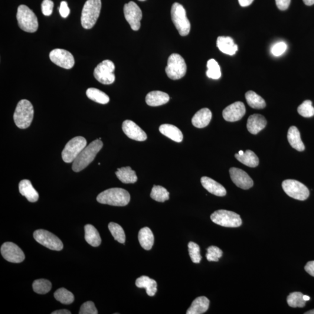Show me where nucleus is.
<instances>
[{
    "label": "nucleus",
    "mask_w": 314,
    "mask_h": 314,
    "mask_svg": "<svg viewBox=\"0 0 314 314\" xmlns=\"http://www.w3.org/2000/svg\"><path fill=\"white\" fill-rule=\"evenodd\" d=\"M50 58L52 63L67 70L73 68L75 65L73 55L64 49L56 48L51 51Z\"/></svg>",
    "instance_id": "obj_15"
},
{
    "label": "nucleus",
    "mask_w": 314,
    "mask_h": 314,
    "mask_svg": "<svg viewBox=\"0 0 314 314\" xmlns=\"http://www.w3.org/2000/svg\"><path fill=\"white\" fill-rule=\"evenodd\" d=\"M231 178L237 187L247 190L253 187V180L247 173L239 168H231L230 169Z\"/></svg>",
    "instance_id": "obj_17"
},
{
    "label": "nucleus",
    "mask_w": 314,
    "mask_h": 314,
    "mask_svg": "<svg viewBox=\"0 0 314 314\" xmlns=\"http://www.w3.org/2000/svg\"><path fill=\"white\" fill-rule=\"evenodd\" d=\"M208 70L206 74L209 78L212 79H218L221 77V71L220 65L214 59H211L207 62Z\"/></svg>",
    "instance_id": "obj_40"
},
{
    "label": "nucleus",
    "mask_w": 314,
    "mask_h": 314,
    "mask_svg": "<svg viewBox=\"0 0 314 314\" xmlns=\"http://www.w3.org/2000/svg\"><path fill=\"white\" fill-rule=\"evenodd\" d=\"M36 241L42 246L55 251H61L63 249V242L56 236L51 232L44 230L36 231L34 234Z\"/></svg>",
    "instance_id": "obj_12"
},
{
    "label": "nucleus",
    "mask_w": 314,
    "mask_h": 314,
    "mask_svg": "<svg viewBox=\"0 0 314 314\" xmlns=\"http://www.w3.org/2000/svg\"><path fill=\"white\" fill-rule=\"evenodd\" d=\"M151 197L158 202H163L169 198V193L161 186H154L152 190Z\"/></svg>",
    "instance_id": "obj_36"
},
{
    "label": "nucleus",
    "mask_w": 314,
    "mask_h": 314,
    "mask_svg": "<svg viewBox=\"0 0 314 314\" xmlns=\"http://www.w3.org/2000/svg\"><path fill=\"white\" fill-rule=\"evenodd\" d=\"M19 191L20 194L25 196L29 201L37 202L39 198L38 192L32 186L30 181L27 179L22 180L19 184Z\"/></svg>",
    "instance_id": "obj_21"
},
{
    "label": "nucleus",
    "mask_w": 314,
    "mask_h": 314,
    "mask_svg": "<svg viewBox=\"0 0 314 314\" xmlns=\"http://www.w3.org/2000/svg\"><path fill=\"white\" fill-rule=\"evenodd\" d=\"M304 294L300 292H294L288 296L287 302L288 305L293 308L300 307L303 308L306 306V301L303 298Z\"/></svg>",
    "instance_id": "obj_37"
},
{
    "label": "nucleus",
    "mask_w": 314,
    "mask_h": 314,
    "mask_svg": "<svg viewBox=\"0 0 314 314\" xmlns=\"http://www.w3.org/2000/svg\"><path fill=\"white\" fill-rule=\"evenodd\" d=\"M171 12L172 22L180 35L182 37L188 35L191 31V25L185 8L179 3L175 2L172 6Z\"/></svg>",
    "instance_id": "obj_6"
},
{
    "label": "nucleus",
    "mask_w": 314,
    "mask_h": 314,
    "mask_svg": "<svg viewBox=\"0 0 314 314\" xmlns=\"http://www.w3.org/2000/svg\"><path fill=\"white\" fill-rule=\"evenodd\" d=\"M211 220L214 223L224 227L237 228L242 224L239 215L224 209L215 211L211 215Z\"/></svg>",
    "instance_id": "obj_9"
},
{
    "label": "nucleus",
    "mask_w": 314,
    "mask_h": 314,
    "mask_svg": "<svg viewBox=\"0 0 314 314\" xmlns=\"http://www.w3.org/2000/svg\"><path fill=\"white\" fill-rule=\"evenodd\" d=\"M235 157L238 161L248 167L255 168L259 164V159L257 156L250 150H246L243 155L236 154Z\"/></svg>",
    "instance_id": "obj_32"
},
{
    "label": "nucleus",
    "mask_w": 314,
    "mask_h": 314,
    "mask_svg": "<svg viewBox=\"0 0 314 314\" xmlns=\"http://www.w3.org/2000/svg\"><path fill=\"white\" fill-rule=\"evenodd\" d=\"M303 298H304V300H306V302H307V301L310 300V297H309V296H305V295H304V296H303Z\"/></svg>",
    "instance_id": "obj_53"
},
{
    "label": "nucleus",
    "mask_w": 314,
    "mask_h": 314,
    "mask_svg": "<svg viewBox=\"0 0 314 314\" xmlns=\"http://www.w3.org/2000/svg\"><path fill=\"white\" fill-rule=\"evenodd\" d=\"M238 1L240 6H243V7H246V6L250 5L254 1V0H238Z\"/></svg>",
    "instance_id": "obj_50"
},
{
    "label": "nucleus",
    "mask_w": 314,
    "mask_h": 314,
    "mask_svg": "<svg viewBox=\"0 0 314 314\" xmlns=\"http://www.w3.org/2000/svg\"><path fill=\"white\" fill-rule=\"evenodd\" d=\"M34 109L32 103L27 100H22L18 103L14 114L16 125L20 129L30 126L34 119Z\"/></svg>",
    "instance_id": "obj_3"
},
{
    "label": "nucleus",
    "mask_w": 314,
    "mask_h": 314,
    "mask_svg": "<svg viewBox=\"0 0 314 314\" xmlns=\"http://www.w3.org/2000/svg\"><path fill=\"white\" fill-rule=\"evenodd\" d=\"M79 314H97L98 311L92 302H87L81 305Z\"/></svg>",
    "instance_id": "obj_44"
},
{
    "label": "nucleus",
    "mask_w": 314,
    "mask_h": 314,
    "mask_svg": "<svg viewBox=\"0 0 314 314\" xmlns=\"http://www.w3.org/2000/svg\"><path fill=\"white\" fill-rule=\"evenodd\" d=\"M136 285L139 288H144L146 290L147 294L149 296L155 295L157 291L156 281L147 276H142L137 278Z\"/></svg>",
    "instance_id": "obj_28"
},
{
    "label": "nucleus",
    "mask_w": 314,
    "mask_h": 314,
    "mask_svg": "<svg viewBox=\"0 0 314 314\" xmlns=\"http://www.w3.org/2000/svg\"><path fill=\"white\" fill-rule=\"evenodd\" d=\"M59 12L62 17L66 18L70 14V9L69 8L67 2L66 1H62L61 2Z\"/></svg>",
    "instance_id": "obj_47"
},
{
    "label": "nucleus",
    "mask_w": 314,
    "mask_h": 314,
    "mask_svg": "<svg viewBox=\"0 0 314 314\" xmlns=\"http://www.w3.org/2000/svg\"><path fill=\"white\" fill-rule=\"evenodd\" d=\"M248 106L254 109H263L266 107V101L253 91H248L245 94Z\"/></svg>",
    "instance_id": "obj_33"
},
{
    "label": "nucleus",
    "mask_w": 314,
    "mask_h": 314,
    "mask_svg": "<svg viewBox=\"0 0 314 314\" xmlns=\"http://www.w3.org/2000/svg\"><path fill=\"white\" fill-rule=\"evenodd\" d=\"M306 5L311 6L314 4V0H303Z\"/></svg>",
    "instance_id": "obj_52"
},
{
    "label": "nucleus",
    "mask_w": 314,
    "mask_h": 314,
    "mask_svg": "<svg viewBox=\"0 0 314 314\" xmlns=\"http://www.w3.org/2000/svg\"><path fill=\"white\" fill-rule=\"evenodd\" d=\"M115 69V65L113 61L104 60L94 69V78L103 84H112L116 80V76L114 74Z\"/></svg>",
    "instance_id": "obj_10"
},
{
    "label": "nucleus",
    "mask_w": 314,
    "mask_h": 314,
    "mask_svg": "<svg viewBox=\"0 0 314 314\" xmlns=\"http://www.w3.org/2000/svg\"><path fill=\"white\" fill-rule=\"evenodd\" d=\"M124 15L127 22L129 23L132 30L139 31L143 18L141 9L135 2L130 1L127 3L123 7Z\"/></svg>",
    "instance_id": "obj_13"
},
{
    "label": "nucleus",
    "mask_w": 314,
    "mask_h": 314,
    "mask_svg": "<svg viewBox=\"0 0 314 314\" xmlns=\"http://www.w3.org/2000/svg\"><path fill=\"white\" fill-rule=\"evenodd\" d=\"M138 1H146V0H138Z\"/></svg>",
    "instance_id": "obj_56"
},
{
    "label": "nucleus",
    "mask_w": 314,
    "mask_h": 314,
    "mask_svg": "<svg viewBox=\"0 0 314 314\" xmlns=\"http://www.w3.org/2000/svg\"><path fill=\"white\" fill-rule=\"evenodd\" d=\"M287 139L291 146L299 152H303L305 146L301 139L300 133L296 126H291L288 130Z\"/></svg>",
    "instance_id": "obj_26"
},
{
    "label": "nucleus",
    "mask_w": 314,
    "mask_h": 314,
    "mask_svg": "<svg viewBox=\"0 0 314 314\" xmlns=\"http://www.w3.org/2000/svg\"><path fill=\"white\" fill-rule=\"evenodd\" d=\"M188 247L190 257H191L193 263L195 264L200 263L202 257L198 245L194 242L191 241L188 244Z\"/></svg>",
    "instance_id": "obj_42"
},
{
    "label": "nucleus",
    "mask_w": 314,
    "mask_h": 314,
    "mask_svg": "<svg viewBox=\"0 0 314 314\" xmlns=\"http://www.w3.org/2000/svg\"><path fill=\"white\" fill-rule=\"evenodd\" d=\"M304 268L307 273L314 277V261L309 262Z\"/></svg>",
    "instance_id": "obj_49"
},
{
    "label": "nucleus",
    "mask_w": 314,
    "mask_h": 314,
    "mask_svg": "<svg viewBox=\"0 0 314 314\" xmlns=\"http://www.w3.org/2000/svg\"><path fill=\"white\" fill-rule=\"evenodd\" d=\"M16 18L19 28L22 31L29 33H34L38 31L39 23L37 16L28 6L19 5Z\"/></svg>",
    "instance_id": "obj_5"
},
{
    "label": "nucleus",
    "mask_w": 314,
    "mask_h": 314,
    "mask_svg": "<svg viewBox=\"0 0 314 314\" xmlns=\"http://www.w3.org/2000/svg\"><path fill=\"white\" fill-rule=\"evenodd\" d=\"M187 66L181 55L172 54L168 58L167 66L165 68L166 75L172 80H178L185 76Z\"/></svg>",
    "instance_id": "obj_7"
},
{
    "label": "nucleus",
    "mask_w": 314,
    "mask_h": 314,
    "mask_svg": "<svg viewBox=\"0 0 314 314\" xmlns=\"http://www.w3.org/2000/svg\"><path fill=\"white\" fill-rule=\"evenodd\" d=\"M301 116L305 118H310L314 116V108L312 106V101L306 100L300 105L297 109Z\"/></svg>",
    "instance_id": "obj_41"
},
{
    "label": "nucleus",
    "mask_w": 314,
    "mask_h": 314,
    "mask_svg": "<svg viewBox=\"0 0 314 314\" xmlns=\"http://www.w3.org/2000/svg\"><path fill=\"white\" fill-rule=\"evenodd\" d=\"M305 314H314V310L309 311L308 312L304 313Z\"/></svg>",
    "instance_id": "obj_54"
},
{
    "label": "nucleus",
    "mask_w": 314,
    "mask_h": 314,
    "mask_svg": "<svg viewBox=\"0 0 314 314\" xmlns=\"http://www.w3.org/2000/svg\"><path fill=\"white\" fill-rule=\"evenodd\" d=\"M130 196L126 190L111 188L101 192L97 197V201L101 204L123 207L129 204Z\"/></svg>",
    "instance_id": "obj_2"
},
{
    "label": "nucleus",
    "mask_w": 314,
    "mask_h": 314,
    "mask_svg": "<svg viewBox=\"0 0 314 314\" xmlns=\"http://www.w3.org/2000/svg\"><path fill=\"white\" fill-rule=\"evenodd\" d=\"M85 240L93 247L99 246L101 243V238L97 229L92 225H85Z\"/></svg>",
    "instance_id": "obj_30"
},
{
    "label": "nucleus",
    "mask_w": 314,
    "mask_h": 314,
    "mask_svg": "<svg viewBox=\"0 0 314 314\" xmlns=\"http://www.w3.org/2000/svg\"><path fill=\"white\" fill-rule=\"evenodd\" d=\"M282 188L289 197L298 200H306L310 196L308 188L303 183L296 180H285L282 182Z\"/></svg>",
    "instance_id": "obj_11"
},
{
    "label": "nucleus",
    "mask_w": 314,
    "mask_h": 314,
    "mask_svg": "<svg viewBox=\"0 0 314 314\" xmlns=\"http://www.w3.org/2000/svg\"><path fill=\"white\" fill-rule=\"evenodd\" d=\"M170 97L167 93L161 91H153L147 94L146 102L149 106L157 107L167 103Z\"/></svg>",
    "instance_id": "obj_22"
},
{
    "label": "nucleus",
    "mask_w": 314,
    "mask_h": 314,
    "mask_svg": "<svg viewBox=\"0 0 314 314\" xmlns=\"http://www.w3.org/2000/svg\"><path fill=\"white\" fill-rule=\"evenodd\" d=\"M101 9V0H87L81 16V24L83 28L90 29L93 27L99 17Z\"/></svg>",
    "instance_id": "obj_4"
},
{
    "label": "nucleus",
    "mask_w": 314,
    "mask_h": 314,
    "mask_svg": "<svg viewBox=\"0 0 314 314\" xmlns=\"http://www.w3.org/2000/svg\"><path fill=\"white\" fill-rule=\"evenodd\" d=\"M109 229L114 239L120 243H125L126 240L125 232L119 225L114 222H111L109 225Z\"/></svg>",
    "instance_id": "obj_38"
},
{
    "label": "nucleus",
    "mask_w": 314,
    "mask_h": 314,
    "mask_svg": "<svg viewBox=\"0 0 314 314\" xmlns=\"http://www.w3.org/2000/svg\"><path fill=\"white\" fill-rule=\"evenodd\" d=\"M212 119V113L208 109H202L197 111L192 119L193 125L197 128H204L208 126Z\"/></svg>",
    "instance_id": "obj_23"
},
{
    "label": "nucleus",
    "mask_w": 314,
    "mask_h": 314,
    "mask_svg": "<svg viewBox=\"0 0 314 314\" xmlns=\"http://www.w3.org/2000/svg\"><path fill=\"white\" fill-rule=\"evenodd\" d=\"M159 132L162 135L168 137L173 141L181 143L182 142L183 136L181 130L178 127L170 125V124H163L159 126Z\"/></svg>",
    "instance_id": "obj_25"
},
{
    "label": "nucleus",
    "mask_w": 314,
    "mask_h": 314,
    "mask_svg": "<svg viewBox=\"0 0 314 314\" xmlns=\"http://www.w3.org/2000/svg\"><path fill=\"white\" fill-rule=\"evenodd\" d=\"M267 123V120L264 116L260 114H253L247 120V127L248 132L253 135H257L266 127Z\"/></svg>",
    "instance_id": "obj_19"
},
{
    "label": "nucleus",
    "mask_w": 314,
    "mask_h": 314,
    "mask_svg": "<svg viewBox=\"0 0 314 314\" xmlns=\"http://www.w3.org/2000/svg\"><path fill=\"white\" fill-rule=\"evenodd\" d=\"M238 155H243L244 154V152L243 151H242V150H241V151H240L239 152H238Z\"/></svg>",
    "instance_id": "obj_55"
},
{
    "label": "nucleus",
    "mask_w": 314,
    "mask_h": 314,
    "mask_svg": "<svg viewBox=\"0 0 314 314\" xmlns=\"http://www.w3.org/2000/svg\"><path fill=\"white\" fill-rule=\"evenodd\" d=\"M246 112V107L244 103L241 101H237L225 108L222 113V116L225 120L234 122L240 120Z\"/></svg>",
    "instance_id": "obj_16"
},
{
    "label": "nucleus",
    "mask_w": 314,
    "mask_h": 314,
    "mask_svg": "<svg viewBox=\"0 0 314 314\" xmlns=\"http://www.w3.org/2000/svg\"><path fill=\"white\" fill-rule=\"evenodd\" d=\"M54 8V2L51 0H43L41 4V11L45 16H50Z\"/></svg>",
    "instance_id": "obj_46"
},
{
    "label": "nucleus",
    "mask_w": 314,
    "mask_h": 314,
    "mask_svg": "<svg viewBox=\"0 0 314 314\" xmlns=\"http://www.w3.org/2000/svg\"><path fill=\"white\" fill-rule=\"evenodd\" d=\"M54 297L58 302L67 305L73 303L75 300L73 293L65 288H60L58 289L54 293Z\"/></svg>",
    "instance_id": "obj_35"
},
{
    "label": "nucleus",
    "mask_w": 314,
    "mask_h": 314,
    "mask_svg": "<svg viewBox=\"0 0 314 314\" xmlns=\"http://www.w3.org/2000/svg\"><path fill=\"white\" fill-rule=\"evenodd\" d=\"M286 49L287 45L285 42H279L273 45V47L271 48V52H272L274 56L279 57L286 51Z\"/></svg>",
    "instance_id": "obj_45"
},
{
    "label": "nucleus",
    "mask_w": 314,
    "mask_h": 314,
    "mask_svg": "<svg viewBox=\"0 0 314 314\" xmlns=\"http://www.w3.org/2000/svg\"><path fill=\"white\" fill-rule=\"evenodd\" d=\"M52 314H71V313L70 311L67 310H60L57 311H55V312H52Z\"/></svg>",
    "instance_id": "obj_51"
},
{
    "label": "nucleus",
    "mask_w": 314,
    "mask_h": 314,
    "mask_svg": "<svg viewBox=\"0 0 314 314\" xmlns=\"http://www.w3.org/2000/svg\"><path fill=\"white\" fill-rule=\"evenodd\" d=\"M86 95L89 99L97 103L106 104L110 101V97L107 94L96 88L88 89L86 91Z\"/></svg>",
    "instance_id": "obj_34"
},
{
    "label": "nucleus",
    "mask_w": 314,
    "mask_h": 314,
    "mask_svg": "<svg viewBox=\"0 0 314 314\" xmlns=\"http://www.w3.org/2000/svg\"><path fill=\"white\" fill-rule=\"evenodd\" d=\"M122 130L129 138L136 141L143 142L147 139L145 131L132 120L124 121L122 124Z\"/></svg>",
    "instance_id": "obj_18"
},
{
    "label": "nucleus",
    "mask_w": 314,
    "mask_h": 314,
    "mask_svg": "<svg viewBox=\"0 0 314 314\" xmlns=\"http://www.w3.org/2000/svg\"><path fill=\"white\" fill-rule=\"evenodd\" d=\"M32 286L35 292L40 294H45L50 292L52 284L50 281L41 279L35 280Z\"/></svg>",
    "instance_id": "obj_39"
},
{
    "label": "nucleus",
    "mask_w": 314,
    "mask_h": 314,
    "mask_svg": "<svg viewBox=\"0 0 314 314\" xmlns=\"http://www.w3.org/2000/svg\"><path fill=\"white\" fill-rule=\"evenodd\" d=\"M138 238L141 246L146 250H150L155 242V237L152 231L148 227H145L140 230Z\"/></svg>",
    "instance_id": "obj_29"
},
{
    "label": "nucleus",
    "mask_w": 314,
    "mask_h": 314,
    "mask_svg": "<svg viewBox=\"0 0 314 314\" xmlns=\"http://www.w3.org/2000/svg\"><path fill=\"white\" fill-rule=\"evenodd\" d=\"M223 252L218 247L212 246L207 248L206 258L209 261L218 262L222 256Z\"/></svg>",
    "instance_id": "obj_43"
},
{
    "label": "nucleus",
    "mask_w": 314,
    "mask_h": 314,
    "mask_svg": "<svg viewBox=\"0 0 314 314\" xmlns=\"http://www.w3.org/2000/svg\"><path fill=\"white\" fill-rule=\"evenodd\" d=\"M116 174L119 181L125 184L135 183L137 181L136 173L130 166L118 169Z\"/></svg>",
    "instance_id": "obj_31"
},
{
    "label": "nucleus",
    "mask_w": 314,
    "mask_h": 314,
    "mask_svg": "<svg viewBox=\"0 0 314 314\" xmlns=\"http://www.w3.org/2000/svg\"><path fill=\"white\" fill-rule=\"evenodd\" d=\"M86 145V140L83 137L77 136L72 139L67 143L62 152L63 161L66 163L74 162Z\"/></svg>",
    "instance_id": "obj_8"
},
{
    "label": "nucleus",
    "mask_w": 314,
    "mask_h": 314,
    "mask_svg": "<svg viewBox=\"0 0 314 314\" xmlns=\"http://www.w3.org/2000/svg\"><path fill=\"white\" fill-rule=\"evenodd\" d=\"M217 47L225 54L234 55L238 50L237 44L231 37H218L217 41Z\"/></svg>",
    "instance_id": "obj_24"
},
{
    "label": "nucleus",
    "mask_w": 314,
    "mask_h": 314,
    "mask_svg": "<svg viewBox=\"0 0 314 314\" xmlns=\"http://www.w3.org/2000/svg\"><path fill=\"white\" fill-rule=\"evenodd\" d=\"M209 306V300L204 296L198 297L193 302L186 314H202L208 310Z\"/></svg>",
    "instance_id": "obj_27"
},
{
    "label": "nucleus",
    "mask_w": 314,
    "mask_h": 314,
    "mask_svg": "<svg viewBox=\"0 0 314 314\" xmlns=\"http://www.w3.org/2000/svg\"><path fill=\"white\" fill-rule=\"evenodd\" d=\"M1 253L4 259L12 263H20L24 261V252L12 242H5L1 247Z\"/></svg>",
    "instance_id": "obj_14"
},
{
    "label": "nucleus",
    "mask_w": 314,
    "mask_h": 314,
    "mask_svg": "<svg viewBox=\"0 0 314 314\" xmlns=\"http://www.w3.org/2000/svg\"><path fill=\"white\" fill-rule=\"evenodd\" d=\"M278 9L281 11H285L289 8L291 0H275Z\"/></svg>",
    "instance_id": "obj_48"
},
{
    "label": "nucleus",
    "mask_w": 314,
    "mask_h": 314,
    "mask_svg": "<svg viewBox=\"0 0 314 314\" xmlns=\"http://www.w3.org/2000/svg\"><path fill=\"white\" fill-rule=\"evenodd\" d=\"M201 183L204 188L212 195L220 197L227 195V191L224 186L210 178L203 176L201 178Z\"/></svg>",
    "instance_id": "obj_20"
},
{
    "label": "nucleus",
    "mask_w": 314,
    "mask_h": 314,
    "mask_svg": "<svg viewBox=\"0 0 314 314\" xmlns=\"http://www.w3.org/2000/svg\"><path fill=\"white\" fill-rule=\"evenodd\" d=\"M103 146L101 140H94L82 150L73 162V170L78 172L86 168L93 160Z\"/></svg>",
    "instance_id": "obj_1"
}]
</instances>
